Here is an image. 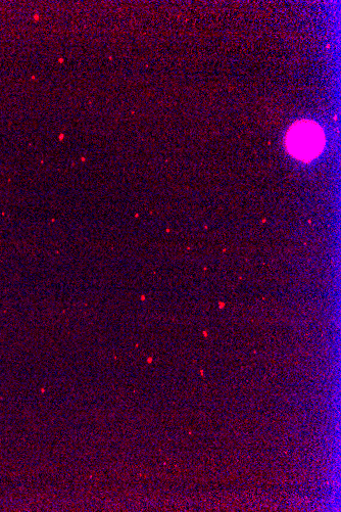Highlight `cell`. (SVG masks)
I'll return each mask as SVG.
<instances>
[{
	"mask_svg": "<svg viewBox=\"0 0 341 512\" xmlns=\"http://www.w3.org/2000/svg\"><path fill=\"white\" fill-rule=\"evenodd\" d=\"M285 147L292 157L310 162L318 157L325 147L324 131L313 121H298L288 129Z\"/></svg>",
	"mask_w": 341,
	"mask_h": 512,
	"instance_id": "obj_1",
	"label": "cell"
}]
</instances>
